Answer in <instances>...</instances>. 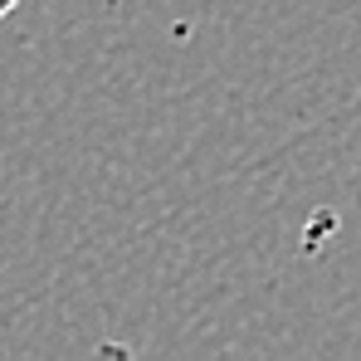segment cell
<instances>
[{
    "label": "cell",
    "instance_id": "6da1fadb",
    "mask_svg": "<svg viewBox=\"0 0 361 361\" xmlns=\"http://www.w3.org/2000/svg\"><path fill=\"white\" fill-rule=\"evenodd\" d=\"M10 5H15V0H0V15H10Z\"/></svg>",
    "mask_w": 361,
    "mask_h": 361
}]
</instances>
